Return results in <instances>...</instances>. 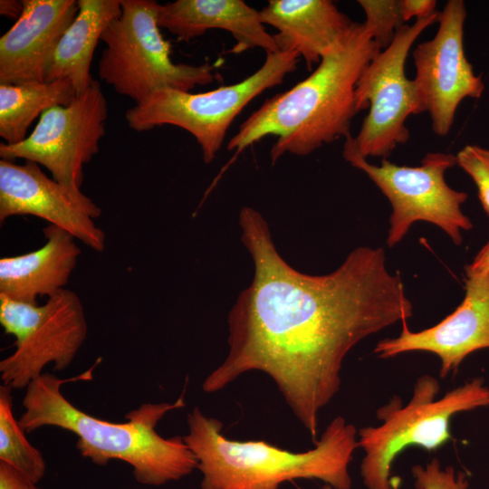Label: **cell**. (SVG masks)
<instances>
[{
	"label": "cell",
	"mask_w": 489,
	"mask_h": 489,
	"mask_svg": "<svg viewBox=\"0 0 489 489\" xmlns=\"http://www.w3.org/2000/svg\"><path fill=\"white\" fill-rule=\"evenodd\" d=\"M458 165L475 182L482 206L489 216V149L466 145L455 155Z\"/></svg>",
	"instance_id": "cell-23"
},
{
	"label": "cell",
	"mask_w": 489,
	"mask_h": 489,
	"mask_svg": "<svg viewBox=\"0 0 489 489\" xmlns=\"http://www.w3.org/2000/svg\"><path fill=\"white\" fill-rule=\"evenodd\" d=\"M101 215V207L89 197L72 194L48 177L37 163L0 160L1 223L14 216H34L102 252L106 235L94 223Z\"/></svg>",
	"instance_id": "cell-13"
},
{
	"label": "cell",
	"mask_w": 489,
	"mask_h": 489,
	"mask_svg": "<svg viewBox=\"0 0 489 489\" xmlns=\"http://www.w3.org/2000/svg\"><path fill=\"white\" fill-rule=\"evenodd\" d=\"M262 23L277 30L280 52H296L307 68L334 50L355 22L331 0H269L259 11Z\"/></svg>",
	"instance_id": "cell-16"
},
{
	"label": "cell",
	"mask_w": 489,
	"mask_h": 489,
	"mask_svg": "<svg viewBox=\"0 0 489 489\" xmlns=\"http://www.w3.org/2000/svg\"><path fill=\"white\" fill-rule=\"evenodd\" d=\"M107 117L106 97L94 80L69 105L45 110L24 140L1 142L0 157L42 165L69 192L82 195L83 167L99 152Z\"/></svg>",
	"instance_id": "cell-11"
},
{
	"label": "cell",
	"mask_w": 489,
	"mask_h": 489,
	"mask_svg": "<svg viewBox=\"0 0 489 489\" xmlns=\"http://www.w3.org/2000/svg\"><path fill=\"white\" fill-rule=\"evenodd\" d=\"M321 489H333L331 485L324 484Z\"/></svg>",
	"instance_id": "cell-29"
},
{
	"label": "cell",
	"mask_w": 489,
	"mask_h": 489,
	"mask_svg": "<svg viewBox=\"0 0 489 489\" xmlns=\"http://www.w3.org/2000/svg\"><path fill=\"white\" fill-rule=\"evenodd\" d=\"M14 467L0 461V489H41Z\"/></svg>",
	"instance_id": "cell-25"
},
{
	"label": "cell",
	"mask_w": 489,
	"mask_h": 489,
	"mask_svg": "<svg viewBox=\"0 0 489 489\" xmlns=\"http://www.w3.org/2000/svg\"><path fill=\"white\" fill-rule=\"evenodd\" d=\"M466 276L484 274L489 272V241L480 249L471 264L465 267Z\"/></svg>",
	"instance_id": "cell-27"
},
{
	"label": "cell",
	"mask_w": 489,
	"mask_h": 489,
	"mask_svg": "<svg viewBox=\"0 0 489 489\" xmlns=\"http://www.w3.org/2000/svg\"><path fill=\"white\" fill-rule=\"evenodd\" d=\"M438 15L437 11L411 25L403 24L392 43L360 74L355 89L356 110L369 108V113L353 139L366 158H386L398 145L406 143L409 139L408 117L423 113L414 81L407 77L405 65L415 41L437 22Z\"/></svg>",
	"instance_id": "cell-10"
},
{
	"label": "cell",
	"mask_w": 489,
	"mask_h": 489,
	"mask_svg": "<svg viewBox=\"0 0 489 489\" xmlns=\"http://www.w3.org/2000/svg\"><path fill=\"white\" fill-rule=\"evenodd\" d=\"M0 324L15 338L14 351L0 361L1 379L12 389L26 388L49 363L65 369L87 336L82 302L66 288L43 305L0 295Z\"/></svg>",
	"instance_id": "cell-9"
},
{
	"label": "cell",
	"mask_w": 489,
	"mask_h": 489,
	"mask_svg": "<svg viewBox=\"0 0 489 489\" xmlns=\"http://www.w3.org/2000/svg\"><path fill=\"white\" fill-rule=\"evenodd\" d=\"M465 18L464 1H447L439 12L435 36L419 43L412 53L416 67L413 81L422 112L429 113L432 129L440 137L450 132L461 101L479 99L485 88L465 53Z\"/></svg>",
	"instance_id": "cell-12"
},
{
	"label": "cell",
	"mask_w": 489,
	"mask_h": 489,
	"mask_svg": "<svg viewBox=\"0 0 489 489\" xmlns=\"http://www.w3.org/2000/svg\"><path fill=\"white\" fill-rule=\"evenodd\" d=\"M79 11L58 43L44 71V82L69 80L77 94L94 81V50L108 25L121 14L120 0H78Z\"/></svg>",
	"instance_id": "cell-19"
},
{
	"label": "cell",
	"mask_w": 489,
	"mask_h": 489,
	"mask_svg": "<svg viewBox=\"0 0 489 489\" xmlns=\"http://www.w3.org/2000/svg\"><path fill=\"white\" fill-rule=\"evenodd\" d=\"M436 6V1L435 0H400L401 14L404 23L412 17L423 19L432 15L437 12Z\"/></svg>",
	"instance_id": "cell-26"
},
{
	"label": "cell",
	"mask_w": 489,
	"mask_h": 489,
	"mask_svg": "<svg viewBox=\"0 0 489 489\" xmlns=\"http://www.w3.org/2000/svg\"><path fill=\"white\" fill-rule=\"evenodd\" d=\"M417 489H469V483L463 472L453 466L442 467L434 457L426 466L416 465L411 468Z\"/></svg>",
	"instance_id": "cell-24"
},
{
	"label": "cell",
	"mask_w": 489,
	"mask_h": 489,
	"mask_svg": "<svg viewBox=\"0 0 489 489\" xmlns=\"http://www.w3.org/2000/svg\"><path fill=\"white\" fill-rule=\"evenodd\" d=\"M12 390L4 384L0 387V461L38 484L44 476L46 464L14 417Z\"/></svg>",
	"instance_id": "cell-21"
},
{
	"label": "cell",
	"mask_w": 489,
	"mask_h": 489,
	"mask_svg": "<svg viewBox=\"0 0 489 489\" xmlns=\"http://www.w3.org/2000/svg\"><path fill=\"white\" fill-rule=\"evenodd\" d=\"M185 443L202 473L201 489H279L284 482L319 479L333 489H351L349 465L359 447L356 427L334 417L314 447L292 452L264 440L227 438L223 424L198 407L187 415Z\"/></svg>",
	"instance_id": "cell-4"
},
{
	"label": "cell",
	"mask_w": 489,
	"mask_h": 489,
	"mask_svg": "<svg viewBox=\"0 0 489 489\" xmlns=\"http://www.w3.org/2000/svg\"><path fill=\"white\" fill-rule=\"evenodd\" d=\"M24 10V4L22 1L17 0H1L0 1V14L8 18L18 19Z\"/></svg>",
	"instance_id": "cell-28"
},
{
	"label": "cell",
	"mask_w": 489,
	"mask_h": 489,
	"mask_svg": "<svg viewBox=\"0 0 489 489\" xmlns=\"http://www.w3.org/2000/svg\"><path fill=\"white\" fill-rule=\"evenodd\" d=\"M239 225L254 278L229 312L227 355L202 388L216 393L244 373H265L315 444L320 412L340 390L348 353L408 321L413 305L381 247H358L333 272L312 275L285 262L260 212L244 206Z\"/></svg>",
	"instance_id": "cell-1"
},
{
	"label": "cell",
	"mask_w": 489,
	"mask_h": 489,
	"mask_svg": "<svg viewBox=\"0 0 489 489\" xmlns=\"http://www.w3.org/2000/svg\"><path fill=\"white\" fill-rule=\"evenodd\" d=\"M465 289L460 305L440 322L411 331L403 321L400 335L379 340L374 353L389 359L409 351H427L439 358L441 378L455 373L469 354L489 349V272L466 276Z\"/></svg>",
	"instance_id": "cell-14"
},
{
	"label": "cell",
	"mask_w": 489,
	"mask_h": 489,
	"mask_svg": "<svg viewBox=\"0 0 489 489\" xmlns=\"http://www.w3.org/2000/svg\"><path fill=\"white\" fill-rule=\"evenodd\" d=\"M76 96L69 80L0 84V137L6 144L22 142L38 116L69 105Z\"/></svg>",
	"instance_id": "cell-20"
},
{
	"label": "cell",
	"mask_w": 489,
	"mask_h": 489,
	"mask_svg": "<svg viewBox=\"0 0 489 489\" xmlns=\"http://www.w3.org/2000/svg\"><path fill=\"white\" fill-rule=\"evenodd\" d=\"M380 52L364 24L355 22L307 78L254 111L230 139L227 149L242 151L273 135L277 139L270 158L274 164L286 153L307 156L324 144L347 138L357 113V82Z\"/></svg>",
	"instance_id": "cell-3"
},
{
	"label": "cell",
	"mask_w": 489,
	"mask_h": 489,
	"mask_svg": "<svg viewBox=\"0 0 489 489\" xmlns=\"http://www.w3.org/2000/svg\"><path fill=\"white\" fill-rule=\"evenodd\" d=\"M366 21L363 23L373 40L382 50L393 41L396 32L403 25L400 0H359Z\"/></svg>",
	"instance_id": "cell-22"
},
{
	"label": "cell",
	"mask_w": 489,
	"mask_h": 489,
	"mask_svg": "<svg viewBox=\"0 0 489 489\" xmlns=\"http://www.w3.org/2000/svg\"><path fill=\"white\" fill-rule=\"evenodd\" d=\"M299 59L296 52L267 53L262 66L244 80L206 92L160 89L129 109L126 121L136 131L163 125L187 130L198 143L205 163L209 164L237 115L255 97L283 83L296 70Z\"/></svg>",
	"instance_id": "cell-7"
},
{
	"label": "cell",
	"mask_w": 489,
	"mask_h": 489,
	"mask_svg": "<svg viewBox=\"0 0 489 489\" xmlns=\"http://www.w3.org/2000/svg\"><path fill=\"white\" fill-rule=\"evenodd\" d=\"M44 244L29 253L0 259V295L37 304L64 289L82 253L76 238L53 225L43 228Z\"/></svg>",
	"instance_id": "cell-18"
},
{
	"label": "cell",
	"mask_w": 489,
	"mask_h": 489,
	"mask_svg": "<svg viewBox=\"0 0 489 489\" xmlns=\"http://www.w3.org/2000/svg\"><path fill=\"white\" fill-rule=\"evenodd\" d=\"M24 10L0 38V84L44 82V71L75 19L78 0H23Z\"/></svg>",
	"instance_id": "cell-15"
},
{
	"label": "cell",
	"mask_w": 489,
	"mask_h": 489,
	"mask_svg": "<svg viewBox=\"0 0 489 489\" xmlns=\"http://www.w3.org/2000/svg\"><path fill=\"white\" fill-rule=\"evenodd\" d=\"M121 14L103 32L105 48L98 64L101 81L135 103L164 88L190 91L215 80V65L175 63L171 45L158 24L159 4L120 0Z\"/></svg>",
	"instance_id": "cell-6"
},
{
	"label": "cell",
	"mask_w": 489,
	"mask_h": 489,
	"mask_svg": "<svg viewBox=\"0 0 489 489\" xmlns=\"http://www.w3.org/2000/svg\"><path fill=\"white\" fill-rule=\"evenodd\" d=\"M158 24L177 40L188 42L211 29H221L235 41L231 53L260 48L265 53L278 47L260 18L259 11L242 0H177L158 5Z\"/></svg>",
	"instance_id": "cell-17"
},
{
	"label": "cell",
	"mask_w": 489,
	"mask_h": 489,
	"mask_svg": "<svg viewBox=\"0 0 489 489\" xmlns=\"http://www.w3.org/2000/svg\"><path fill=\"white\" fill-rule=\"evenodd\" d=\"M343 157L374 182L392 206L388 247L399 243L417 221L437 225L457 245L463 241L461 231L473 228L461 210L467 194L453 189L445 180L446 171L456 165L455 155L429 152L417 167L399 166L387 158L374 165L359 152L350 134L345 138Z\"/></svg>",
	"instance_id": "cell-8"
},
{
	"label": "cell",
	"mask_w": 489,
	"mask_h": 489,
	"mask_svg": "<svg viewBox=\"0 0 489 489\" xmlns=\"http://www.w3.org/2000/svg\"><path fill=\"white\" fill-rule=\"evenodd\" d=\"M437 379L419 377L408 403L399 397L376 413L382 423L358 430V445L364 452L360 475L367 489H397L391 476L396 457L409 446L435 450L451 438L450 421L455 414L489 407V387L475 378L455 388L439 399Z\"/></svg>",
	"instance_id": "cell-5"
},
{
	"label": "cell",
	"mask_w": 489,
	"mask_h": 489,
	"mask_svg": "<svg viewBox=\"0 0 489 489\" xmlns=\"http://www.w3.org/2000/svg\"><path fill=\"white\" fill-rule=\"evenodd\" d=\"M93 367L66 379L43 373L26 388L24 413L18 419L25 433L56 427L78 436L76 448L93 464L105 465L120 460L132 467L135 480L160 486L190 475L197 460L183 436L164 438L156 431L169 411L183 408V394L174 403H146L125 415L127 421L113 423L80 410L62 393L64 383L91 379Z\"/></svg>",
	"instance_id": "cell-2"
}]
</instances>
